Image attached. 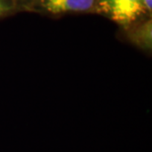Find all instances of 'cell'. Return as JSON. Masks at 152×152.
<instances>
[{
  "mask_svg": "<svg viewBox=\"0 0 152 152\" xmlns=\"http://www.w3.org/2000/svg\"><path fill=\"white\" fill-rule=\"evenodd\" d=\"M100 8L121 25H129L145 12L143 0H100Z\"/></svg>",
  "mask_w": 152,
  "mask_h": 152,
  "instance_id": "obj_1",
  "label": "cell"
},
{
  "mask_svg": "<svg viewBox=\"0 0 152 152\" xmlns=\"http://www.w3.org/2000/svg\"><path fill=\"white\" fill-rule=\"evenodd\" d=\"M44 10L51 14L68 12H86L91 10L97 0H37Z\"/></svg>",
  "mask_w": 152,
  "mask_h": 152,
  "instance_id": "obj_2",
  "label": "cell"
},
{
  "mask_svg": "<svg viewBox=\"0 0 152 152\" xmlns=\"http://www.w3.org/2000/svg\"><path fill=\"white\" fill-rule=\"evenodd\" d=\"M8 10H9V6L5 2V0H0V16L4 15Z\"/></svg>",
  "mask_w": 152,
  "mask_h": 152,
  "instance_id": "obj_3",
  "label": "cell"
},
{
  "mask_svg": "<svg viewBox=\"0 0 152 152\" xmlns=\"http://www.w3.org/2000/svg\"><path fill=\"white\" fill-rule=\"evenodd\" d=\"M143 4L145 7V10H151L152 7V0H143Z\"/></svg>",
  "mask_w": 152,
  "mask_h": 152,
  "instance_id": "obj_4",
  "label": "cell"
}]
</instances>
